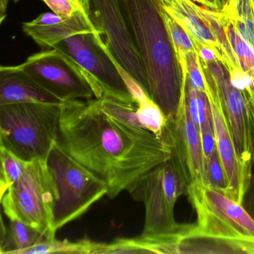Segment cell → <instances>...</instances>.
<instances>
[{
	"label": "cell",
	"instance_id": "12",
	"mask_svg": "<svg viewBox=\"0 0 254 254\" xmlns=\"http://www.w3.org/2000/svg\"><path fill=\"white\" fill-rule=\"evenodd\" d=\"M162 139L172 150L171 160L181 171L187 185L205 184V160L200 129L187 108L184 93L175 117L167 119Z\"/></svg>",
	"mask_w": 254,
	"mask_h": 254
},
{
	"label": "cell",
	"instance_id": "2",
	"mask_svg": "<svg viewBox=\"0 0 254 254\" xmlns=\"http://www.w3.org/2000/svg\"><path fill=\"white\" fill-rule=\"evenodd\" d=\"M140 55L148 96L166 118L175 117L183 94V74L160 0H120Z\"/></svg>",
	"mask_w": 254,
	"mask_h": 254
},
{
	"label": "cell",
	"instance_id": "14",
	"mask_svg": "<svg viewBox=\"0 0 254 254\" xmlns=\"http://www.w3.org/2000/svg\"><path fill=\"white\" fill-rule=\"evenodd\" d=\"M203 72L213 120L216 148L228 180L227 195L242 204L251 186L252 169L239 157L216 87L204 71Z\"/></svg>",
	"mask_w": 254,
	"mask_h": 254
},
{
	"label": "cell",
	"instance_id": "18",
	"mask_svg": "<svg viewBox=\"0 0 254 254\" xmlns=\"http://www.w3.org/2000/svg\"><path fill=\"white\" fill-rule=\"evenodd\" d=\"M9 221L8 227L2 222L1 254H20L47 239L41 232L19 220Z\"/></svg>",
	"mask_w": 254,
	"mask_h": 254
},
{
	"label": "cell",
	"instance_id": "7",
	"mask_svg": "<svg viewBox=\"0 0 254 254\" xmlns=\"http://www.w3.org/2000/svg\"><path fill=\"white\" fill-rule=\"evenodd\" d=\"M53 49L64 53L78 64L91 86L96 99L109 98L135 104L117 63L97 32L72 35Z\"/></svg>",
	"mask_w": 254,
	"mask_h": 254
},
{
	"label": "cell",
	"instance_id": "1",
	"mask_svg": "<svg viewBox=\"0 0 254 254\" xmlns=\"http://www.w3.org/2000/svg\"><path fill=\"white\" fill-rule=\"evenodd\" d=\"M56 142L106 183L110 198L127 191L172 157L163 139L114 120L103 111L99 99L62 103Z\"/></svg>",
	"mask_w": 254,
	"mask_h": 254
},
{
	"label": "cell",
	"instance_id": "16",
	"mask_svg": "<svg viewBox=\"0 0 254 254\" xmlns=\"http://www.w3.org/2000/svg\"><path fill=\"white\" fill-rule=\"evenodd\" d=\"M20 103L62 104L17 66L0 67V106Z\"/></svg>",
	"mask_w": 254,
	"mask_h": 254
},
{
	"label": "cell",
	"instance_id": "22",
	"mask_svg": "<svg viewBox=\"0 0 254 254\" xmlns=\"http://www.w3.org/2000/svg\"><path fill=\"white\" fill-rule=\"evenodd\" d=\"M224 29L241 69L254 78V49L241 36L230 19L220 12Z\"/></svg>",
	"mask_w": 254,
	"mask_h": 254
},
{
	"label": "cell",
	"instance_id": "17",
	"mask_svg": "<svg viewBox=\"0 0 254 254\" xmlns=\"http://www.w3.org/2000/svg\"><path fill=\"white\" fill-rule=\"evenodd\" d=\"M163 9L173 17L190 35L194 44L207 46L221 59V50L200 6L191 0H160Z\"/></svg>",
	"mask_w": 254,
	"mask_h": 254
},
{
	"label": "cell",
	"instance_id": "6",
	"mask_svg": "<svg viewBox=\"0 0 254 254\" xmlns=\"http://www.w3.org/2000/svg\"><path fill=\"white\" fill-rule=\"evenodd\" d=\"M187 181L172 160L161 163L132 184L127 191L133 200L145 206L142 236H159L176 231L180 224L175 218V206L187 194Z\"/></svg>",
	"mask_w": 254,
	"mask_h": 254
},
{
	"label": "cell",
	"instance_id": "32",
	"mask_svg": "<svg viewBox=\"0 0 254 254\" xmlns=\"http://www.w3.org/2000/svg\"><path fill=\"white\" fill-rule=\"evenodd\" d=\"M78 5L82 8L83 11L88 16L89 13V0H75Z\"/></svg>",
	"mask_w": 254,
	"mask_h": 254
},
{
	"label": "cell",
	"instance_id": "10",
	"mask_svg": "<svg viewBox=\"0 0 254 254\" xmlns=\"http://www.w3.org/2000/svg\"><path fill=\"white\" fill-rule=\"evenodd\" d=\"M17 66L63 102L89 100L94 96L81 68L66 54L56 49L35 53Z\"/></svg>",
	"mask_w": 254,
	"mask_h": 254
},
{
	"label": "cell",
	"instance_id": "8",
	"mask_svg": "<svg viewBox=\"0 0 254 254\" xmlns=\"http://www.w3.org/2000/svg\"><path fill=\"white\" fill-rule=\"evenodd\" d=\"M187 195L195 212V224L214 237L254 245V219L242 204L201 183L187 187Z\"/></svg>",
	"mask_w": 254,
	"mask_h": 254
},
{
	"label": "cell",
	"instance_id": "23",
	"mask_svg": "<svg viewBox=\"0 0 254 254\" xmlns=\"http://www.w3.org/2000/svg\"><path fill=\"white\" fill-rule=\"evenodd\" d=\"M1 175H0V191L4 192L10 186L21 177L26 169L28 162L23 161L15 154L0 146Z\"/></svg>",
	"mask_w": 254,
	"mask_h": 254
},
{
	"label": "cell",
	"instance_id": "3",
	"mask_svg": "<svg viewBox=\"0 0 254 254\" xmlns=\"http://www.w3.org/2000/svg\"><path fill=\"white\" fill-rule=\"evenodd\" d=\"M62 104L0 106V146L25 162L47 160L57 142Z\"/></svg>",
	"mask_w": 254,
	"mask_h": 254
},
{
	"label": "cell",
	"instance_id": "30",
	"mask_svg": "<svg viewBox=\"0 0 254 254\" xmlns=\"http://www.w3.org/2000/svg\"><path fill=\"white\" fill-rule=\"evenodd\" d=\"M199 6L210 11L221 12L227 5V0H191Z\"/></svg>",
	"mask_w": 254,
	"mask_h": 254
},
{
	"label": "cell",
	"instance_id": "11",
	"mask_svg": "<svg viewBox=\"0 0 254 254\" xmlns=\"http://www.w3.org/2000/svg\"><path fill=\"white\" fill-rule=\"evenodd\" d=\"M200 61L203 70L216 87L238 154L253 169L254 118L251 110L240 90L230 82L228 69L218 57L210 62Z\"/></svg>",
	"mask_w": 254,
	"mask_h": 254
},
{
	"label": "cell",
	"instance_id": "20",
	"mask_svg": "<svg viewBox=\"0 0 254 254\" xmlns=\"http://www.w3.org/2000/svg\"><path fill=\"white\" fill-rule=\"evenodd\" d=\"M244 40L254 49V0H227L223 10Z\"/></svg>",
	"mask_w": 254,
	"mask_h": 254
},
{
	"label": "cell",
	"instance_id": "15",
	"mask_svg": "<svg viewBox=\"0 0 254 254\" xmlns=\"http://www.w3.org/2000/svg\"><path fill=\"white\" fill-rule=\"evenodd\" d=\"M23 31L44 50L53 49L72 35L97 32L88 16L83 11L67 17L55 13H44L32 21L23 23Z\"/></svg>",
	"mask_w": 254,
	"mask_h": 254
},
{
	"label": "cell",
	"instance_id": "4",
	"mask_svg": "<svg viewBox=\"0 0 254 254\" xmlns=\"http://www.w3.org/2000/svg\"><path fill=\"white\" fill-rule=\"evenodd\" d=\"M57 189L47 160L28 162L23 175L1 194L2 210L9 220H19L44 235L56 238L54 208Z\"/></svg>",
	"mask_w": 254,
	"mask_h": 254
},
{
	"label": "cell",
	"instance_id": "34",
	"mask_svg": "<svg viewBox=\"0 0 254 254\" xmlns=\"http://www.w3.org/2000/svg\"><path fill=\"white\" fill-rule=\"evenodd\" d=\"M13 1H14V2H18L20 0H13Z\"/></svg>",
	"mask_w": 254,
	"mask_h": 254
},
{
	"label": "cell",
	"instance_id": "5",
	"mask_svg": "<svg viewBox=\"0 0 254 254\" xmlns=\"http://www.w3.org/2000/svg\"><path fill=\"white\" fill-rule=\"evenodd\" d=\"M47 162L59 194L54 208V228L57 232L108 195V187L103 180L72 158L57 142Z\"/></svg>",
	"mask_w": 254,
	"mask_h": 254
},
{
	"label": "cell",
	"instance_id": "21",
	"mask_svg": "<svg viewBox=\"0 0 254 254\" xmlns=\"http://www.w3.org/2000/svg\"><path fill=\"white\" fill-rule=\"evenodd\" d=\"M134 100L141 127L161 138L167 122L163 111L145 92L136 96Z\"/></svg>",
	"mask_w": 254,
	"mask_h": 254
},
{
	"label": "cell",
	"instance_id": "25",
	"mask_svg": "<svg viewBox=\"0 0 254 254\" xmlns=\"http://www.w3.org/2000/svg\"><path fill=\"white\" fill-rule=\"evenodd\" d=\"M205 185L227 194L228 191V180L222 161L220 158L217 148L205 166Z\"/></svg>",
	"mask_w": 254,
	"mask_h": 254
},
{
	"label": "cell",
	"instance_id": "28",
	"mask_svg": "<svg viewBox=\"0 0 254 254\" xmlns=\"http://www.w3.org/2000/svg\"><path fill=\"white\" fill-rule=\"evenodd\" d=\"M147 254L136 238H117L111 243L102 244L99 254Z\"/></svg>",
	"mask_w": 254,
	"mask_h": 254
},
{
	"label": "cell",
	"instance_id": "31",
	"mask_svg": "<svg viewBox=\"0 0 254 254\" xmlns=\"http://www.w3.org/2000/svg\"><path fill=\"white\" fill-rule=\"evenodd\" d=\"M8 0H0V20L2 23L4 19L6 17L7 6H8Z\"/></svg>",
	"mask_w": 254,
	"mask_h": 254
},
{
	"label": "cell",
	"instance_id": "24",
	"mask_svg": "<svg viewBox=\"0 0 254 254\" xmlns=\"http://www.w3.org/2000/svg\"><path fill=\"white\" fill-rule=\"evenodd\" d=\"M99 99L102 109L110 117L126 126L142 128L136 115V104L126 103L109 98Z\"/></svg>",
	"mask_w": 254,
	"mask_h": 254
},
{
	"label": "cell",
	"instance_id": "13",
	"mask_svg": "<svg viewBox=\"0 0 254 254\" xmlns=\"http://www.w3.org/2000/svg\"><path fill=\"white\" fill-rule=\"evenodd\" d=\"M136 239L148 254H254V245L209 236L196 224H180L173 233L159 236L140 235Z\"/></svg>",
	"mask_w": 254,
	"mask_h": 254
},
{
	"label": "cell",
	"instance_id": "29",
	"mask_svg": "<svg viewBox=\"0 0 254 254\" xmlns=\"http://www.w3.org/2000/svg\"><path fill=\"white\" fill-rule=\"evenodd\" d=\"M42 1L47 4V6L53 11V13L62 17H72L80 11L84 12L75 0H42Z\"/></svg>",
	"mask_w": 254,
	"mask_h": 254
},
{
	"label": "cell",
	"instance_id": "9",
	"mask_svg": "<svg viewBox=\"0 0 254 254\" xmlns=\"http://www.w3.org/2000/svg\"><path fill=\"white\" fill-rule=\"evenodd\" d=\"M88 17L119 67L147 93L148 82L143 64L120 0H89Z\"/></svg>",
	"mask_w": 254,
	"mask_h": 254
},
{
	"label": "cell",
	"instance_id": "33",
	"mask_svg": "<svg viewBox=\"0 0 254 254\" xmlns=\"http://www.w3.org/2000/svg\"><path fill=\"white\" fill-rule=\"evenodd\" d=\"M253 163H254V157H253ZM253 207H254V209H253L252 217H253V218H254V204H253Z\"/></svg>",
	"mask_w": 254,
	"mask_h": 254
},
{
	"label": "cell",
	"instance_id": "19",
	"mask_svg": "<svg viewBox=\"0 0 254 254\" xmlns=\"http://www.w3.org/2000/svg\"><path fill=\"white\" fill-rule=\"evenodd\" d=\"M102 244V242H94L87 238L77 242H70L66 239L58 240L56 238L53 239H46L35 246L25 250L20 254H99Z\"/></svg>",
	"mask_w": 254,
	"mask_h": 254
},
{
	"label": "cell",
	"instance_id": "26",
	"mask_svg": "<svg viewBox=\"0 0 254 254\" xmlns=\"http://www.w3.org/2000/svg\"><path fill=\"white\" fill-rule=\"evenodd\" d=\"M163 14L178 59L189 52L196 51L194 42L187 31L163 9Z\"/></svg>",
	"mask_w": 254,
	"mask_h": 254
},
{
	"label": "cell",
	"instance_id": "27",
	"mask_svg": "<svg viewBox=\"0 0 254 254\" xmlns=\"http://www.w3.org/2000/svg\"><path fill=\"white\" fill-rule=\"evenodd\" d=\"M230 82L240 90L254 118V78L239 68L229 71Z\"/></svg>",
	"mask_w": 254,
	"mask_h": 254
}]
</instances>
